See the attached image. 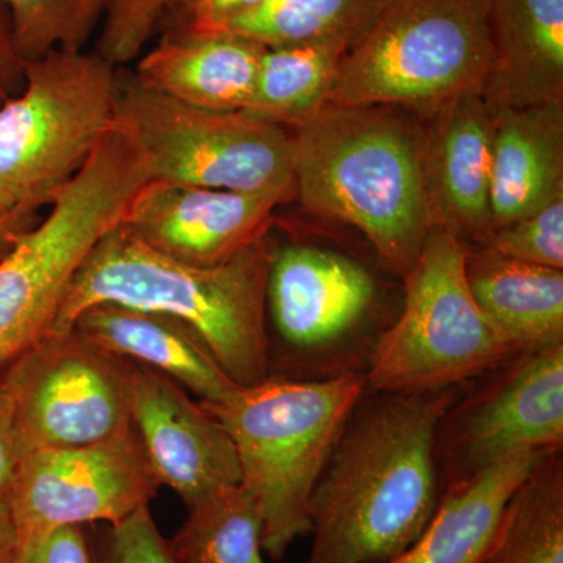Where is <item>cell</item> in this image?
<instances>
[{"label":"cell","instance_id":"obj_1","mask_svg":"<svg viewBox=\"0 0 563 563\" xmlns=\"http://www.w3.org/2000/svg\"><path fill=\"white\" fill-rule=\"evenodd\" d=\"M462 388L366 390L310 499L306 563H388L417 542L442 495L437 424Z\"/></svg>","mask_w":563,"mask_h":563},{"label":"cell","instance_id":"obj_2","mask_svg":"<svg viewBox=\"0 0 563 563\" xmlns=\"http://www.w3.org/2000/svg\"><path fill=\"white\" fill-rule=\"evenodd\" d=\"M273 252L265 235L221 265H188L152 250L120 222L77 269L51 332L68 331L99 303L168 314L201 336L239 387L261 384L272 376L266 287Z\"/></svg>","mask_w":563,"mask_h":563},{"label":"cell","instance_id":"obj_3","mask_svg":"<svg viewBox=\"0 0 563 563\" xmlns=\"http://www.w3.org/2000/svg\"><path fill=\"white\" fill-rule=\"evenodd\" d=\"M292 147L303 209L358 229L402 279L432 229L422 122L399 107L324 106L296 128Z\"/></svg>","mask_w":563,"mask_h":563},{"label":"cell","instance_id":"obj_4","mask_svg":"<svg viewBox=\"0 0 563 563\" xmlns=\"http://www.w3.org/2000/svg\"><path fill=\"white\" fill-rule=\"evenodd\" d=\"M366 390L357 372L309 380L272 374L218 401H199L232 439L240 484L257 503L263 553L273 561L309 536L314 487Z\"/></svg>","mask_w":563,"mask_h":563},{"label":"cell","instance_id":"obj_5","mask_svg":"<svg viewBox=\"0 0 563 563\" xmlns=\"http://www.w3.org/2000/svg\"><path fill=\"white\" fill-rule=\"evenodd\" d=\"M147 180L132 141L113 125L54 192L46 217L0 261V373L52 331L77 269Z\"/></svg>","mask_w":563,"mask_h":563},{"label":"cell","instance_id":"obj_6","mask_svg":"<svg viewBox=\"0 0 563 563\" xmlns=\"http://www.w3.org/2000/svg\"><path fill=\"white\" fill-rule=\"evenodd\" d=\"M492 65L488 0H385L344 54L325 106L424 117L484 91Z\"/></svg>","mask_w":563,"mask_h":563},{"label":"cell","instance_id":"obj_7","mask_svg":"<svg viewBox=\"0 0 563 563\" xmlns=\"http://www.w3.org/2000/svg\"><path fill=\"white\" fill-rule=\"evenodd\" d=\"M468 244L432 228L404 280L401 313L369 351L368 390L421 395L465 387L520 346L483 312L470 290Z\"/></svg>","mask_w":563,"mask_h":563},{"label":"cell","instance_id":"obj_8","mask_svg":"<svg viewBox=\"0 0 563 563\" xmlns=\"http://www.w3.org/2000/svg\"><path fill=\"white\" fill-rule=\"evenodd\" d=\"M120 88L117 66L98 52L52 51L25 63L20 95L0 106V190L49 207L113 129Z\"/></svg>","mask_w":563,"mask_h":563},{"label":"cell","instance_id":"obj_9","mask_svg":"<svg viewBox=\"0 0 563 563\" xmlns=\"http://www.w3.org/2000/svg\"><path fill=\"white\" fill-rule=\"evenodd\" d=\"M114 125L151 180L295 198L292 135L247 111L198 109L121 81Z\"/></svg>","mask_w":563,"mask_h":563},{"label":"cell","instance_id":"obj_10","mask_svg":"<svg viewBox=\"0 0 563 563\" xmlns=\"http://www.w3.org/2000/svg\"><path fill=\"white\" fill-rule=\"evenodd\" d=\"M133 363L74 329L49 332L2 373L22 455L109 440L132 428Z\"/></svg>","mask_w":563,"mask_h":563},{"label":"cell","instance_id":"obj_11","mask_svg":"<svg viewBox=\"0 0 563 563\" xmlns=\"http://www.w3.org/2000/svg\"><path fill=\"white\" fill-rule=\"evenodd\" d=\"M470 384L437 424L442 490L509 455L563 450V344L518 352Z\"/></svg>","mask_w":563,"mask_h":563},{"label":"cell","instance_id":"obj_12","mask_svg":"<svg viewBox=\"0 0 563 563\" xmlns=\"http://www.w3.org/2000/svg\"><path fill=\"white\" fill-rule=\"evenodd\" d=\"M161 487L132 426L102 442L22 455L9 501L22 542L63 526L121 523Z\"/></svg>","mask_w":563,"mask_h":563},{"label":"cell","instance_id":"obj_13","mask_svg":"<svg viewBox=\"0 0 563 563\" xmlns=\"http://www.w3.org/2000/svg\"><path fill=\"white\" fill-rule=\"evenodd\" d=\"M280 192H242L147 180L133 196L122 224L174 261L217 266L268 235Z\"/></svg>","mask_w":563,"mask_h":563},{"label":"cell","instance_id":"obj_14","mask_svg":"<svg viewBox=\"0 0 563 563\" xmlns=\"http://www.w3.org/2000/svg\"><path fill=\"white\" fill-rule=\"evenodd\" d=\"M131 417L158 483L185 506L240 484L231 437L172 377L133 363Z\"/></svg>","mask_w":563,"mask_h":563},{"label":"cell","instance_id":"obj_15","mask_svg":"<svg viewBox=\"0 0 563 563\" xmlns=\"http://www.w3.org/2000/svg\"><path fill=\"white\" fill-rule=\"evenodd\" d=\"M374 299L372 274L346 255L302 244L274 247L266 312L291 351H331L357 331Z\"/></svg>","mask_w":563,"mask_h":563},{"label":"cell","instance_id":"obj_16","mask_svg":"<svg viewBox=\"0 0 563 563\" xmlns=\"http://www.w3.org/2000/svg\"><path fill=\"white\" fill-rule=\"evenodd\" d=\"M422 173L432 228L479 244L492 231L495 110L484 91L466 92L424 114Z\"/></svg>","mask_w":563,"mask_h":563},{"label":"cell","instance_id":"obj_17","mask_svg":"<svg viewBox=\"0 0 563 563\" xmlns=\"http://www.w3.org/2000/svg\"><path fill=\"white\" fill-rule=\"evenodd\" d=\"M265 46L228 31L174 27L143 55L133 80L198 109L246 110Z\"/></svg>","mask_w":563,"mask_h":563},{"label":"cell","instance_id":"obj_18","mask_svg":"<svg viewBox=\"0 0 563 563\" xmlns=\"http://www.w3.org/2000/svg\"><path fill=\"white\" fill-rule=\"evenodd\" d=\"M493 110L563 103V0H488Z\"/></svg>","mask_w":563,"mask_h":563},{"label":"cell","instance_id":"obj_19","mask_svg":"<svg viewBox=\"0 0 563 563\" xmlns=\"http://www.w3.org/2000/svg\"><path fill=\"white\" fill-rule=\"evenodd\" d=\"M69 329L124 361L172 377L199 401H218L239 387L201 336L168 314L99 303L81 312Z\"/></svg>","mask_w":563,"mask_h":563},{"label":"cell","instance_id":"obj_20","mask_svg":"<svg viewBox=\"0 0 563 563\" xmlns=\"http://www.w3.org/2000/svg\"><path fill=\"white\" fill-rule=\"evenodd\" d=\"M562 196L563 103L495 110L492 231Z\"/></svg>","mask_w":563,"mask_h":563},{"label":"cell","instance_id":"obj_21","mask_svg":"<svg viewBox=\"0 0 563 563\" xmlns=\"http://www.w3.org/2000/svg\"><path fill=\"white\" fill-rule=\"evenodd\" d=\"M548 453H518L466 479L444 485L417 542L388 563H481L507 503Z\"/></svg>","mask_w":563,"mask_h":563},{"label":"cell","instance_id":"obj_22","mask_svg":"<svg viewBox=\"0 0 563 563\" xmlns=\"http://www.w3.org/2000/svg\"><path fill=\"white\" fill-rule=\"evenodd\" d=\"M465 272L477 306L521 351L563 344V269L468 246Z\"/></svg>","mask_w":563,"mask_h":563},{"label":"cell","instance_id":"obj_23","mask_svg":"<svg viewBox=\"0 0 563 563\" xmlns=\"http://www.w3.org/2000/svg\"><path fill=\"white\" fill-rule=\"evenodd\" d=\"M354 40L329 38L265 47L250 106L244 111L299 128L328 102L340 63Z\"/></svg>","mask_w":563,"mask_h":563},{"label":"cell","instance_id":"obj_24","mask_svg":"<svg viewBox=\"0 0 563 563\" xmlns=\"http://www.w3.org/2000/svg\"><path fill=\"white\" fill-rule=\"evenodd\" d=\"M481 563H563L562 451L542 455L514 493Z\"/></svg>","mask_w":563,"mask_h":563},{"label":"cell","instance_id":"obj_25","mask_svg":"<svg viewBox=\"0 0 563 563\" xmlns=\"http://www.w3.org/2000/svg\"><path fill=\"white\" fill-rule=\"evenodd\" d=\"M262 529L257 503L239 484L188 507L168 544L177 563H265Z\"/></svg>","mask_w":563,"mask_h":563},{"label":"cell","instance_id":"obj_26","mask_svg":"<svg viewBox=\"0 0 563 563\" xmlns=\"http://www.w3.org/2000/svg\"><path fill=\"white\" fill-rule=\"evenodd\" d=\"M385 0H263L218 31L247 36L265 47L306 41L357 38Z\"/></svg>","mask_w":563,"mask_h":563},{"label":"cell","instance_id":"obj_27","mask_svg":"<svg viewBox=\"0 0 563 563\" xmlns=\"http://www.w3.org/2000/svg\"><path fill=\"white\" fill-rule=\"evenodd\" d=\"M25 62L52 51H84L102 24L109 0H2Z\"/></svg>","mask_w":563,"mask_h":563},{"label":"cell","instance_id":"obj_28","mask_svg":"<svg viewBox=\"0 0 563 563\" xmlns=\"http://www.w3.org/2000/svg\"><path fill=\"white\" fill-rule=\"evenodd\" d=\"M503 257L563 269V196L528 217L493 229L479 244Z\"/></svg>","mask_w":563,"mask_h":563},{"label":"cell","instance_id":"obj_29","mask_svg":"<svg viewBox=\"0 0 563 563\" xmlns=\"http://www.w3.org/2000/svg\"><path fill=\"white\" fill-rule=\"evenodd\" d=\"M174 0H109L96 52L118 66L140 57Z\"/></svg>","mask_w":563,"mask_h":563},{"label":"cell","instance_id":"obj_30","mask_svg":"<svg viewBox=\"0 0 563 563\" xmlns=\"http://www.w3.org/2000/svg\"><path fill=\"white\" fill-rule=\"evenodd\" d=\"M91 543L95 563H177L150 506L121 523L107 525L101 537Z\"/></svg>","mask_w":563,"mask_h":563},{"label":"cell","instance_id":"obj_31","mask_svg":"<svg viewBox=\"0 0 563 563\" xmlns=\"http://www.w3.org/2000/svg\"><path fill=\"white\" fill-rule=\"evenodd\" d=\"M11 563H95L85 526H63L22 540Z\"/></svg>","mask_w":563,"mask_h":563},{"label":"cell","instance_id":"obj_32","mask_svg":"<svg viewBox=\"0 0 563 563\" xmlns=\"http://www.w3.org/2000/svg\"><path fill=\"white\" fill-rule=\"evenodd\" d=\"M25 63L14 40L10 11L0 0V106L20 95L25 81Z\"/></svg>","mask_w":563,"mask_h":563},{"label":"cell","instance_id":"obj_33","mask_svg":"<svg viewBox=\"0 0 563 563\" xmlns=\"http://www.w3.org/2000/svg\"><path fill=\"white\" fill-rule=\"evenodd\" d=\"M22 457L9 388L0 377V496L9 498L11 483Z\"/></svg>","mask_w":563,"mask_h":563},{"label":"cell","instance_id":"obj_34","mask_svg":"<svg viewBox=\"0 0 563 563\" xmlns=\"http://www.w3.org/2000/svg\"><path fill=\"white\" fill-rule=\"evenodd\" d=\"M262 2L263 0H206L195 9L173 13L172 25L192 31H218L232 18L254 9Z\"/></svg>","mask_w":563,"mask_h":563},{"label":"cell","instance_id":"obj_35","mask_svg":"<svg viewBox=\"0 0 563 563\" xmlns=\"http://www.w3.org/2000/svg\"><path fill=\"white\" fill-rule=\"evenodd\" d=\"M40 210L22 206L0 190V261L20 243L24 233L41 220Z\"/></svg>","mask_w":563,"mask_h":563},{"label":"cell","instance_id":"obj_36","mask_svg":"<svg viewBox=\"0 0 563 563\" xmlns=\"http://www.w3.org/2000/svg\"><path fill=\"white\" fill-rule=\"evenodd\" d=\"M18 547H20V536H18L9 498L0 496V563L13 562Z\"/></svg>","mask_w":563,"mask_h":563},{"label":"cell","instance_id":"obj_37","mask_svg":"<svg viewBox=\"0 0 563 563\" xmlns=\"http://www.w3.org/2000/svg\"><path fill=\"white\" fill-rule=\"evenodd\" d=\"M203 2H206V0H174L173 9L166 13V16H168V14L181 13V11L195 9V7L201 5Z\"/></svg>","mask_w":563,"mask_h":563}]
</instances>
